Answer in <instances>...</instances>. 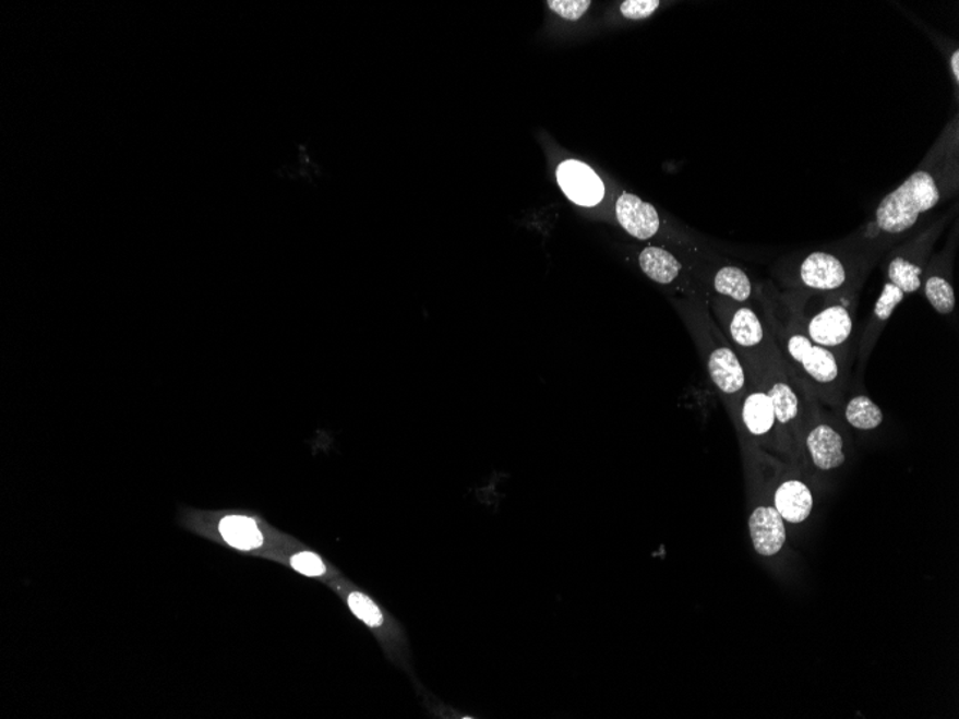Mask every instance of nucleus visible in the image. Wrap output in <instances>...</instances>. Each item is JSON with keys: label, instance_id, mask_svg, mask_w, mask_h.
Wrapping results in <instances>:
<instances>
[{"label": "nucleus", "instance_id": "1", "mask_svg": "<svg viewBox=\"0 0 959 719\" xmlns=\"http://www.w3.org/2000/svg\"><path fill=\"white\" fill-rule=\"evenodd\" d=\"M959 191V112L936 136L912 175L886 194L858 231L834 245L867 268L920 230L926 216Z\"/></svg>", "mask_w": 959, "mask_h": 719}, {"label": "nucleus", "instance_id": "2", "mask_svg": "<svg viewBox=\"0 0 959 719\" xmlns=\"http://www.w3.org/2000/svg\"><path fill=\"white\" fill-rule=\"evenodd\" d=\"M766 323L784 366L800 384L838 391L847 376V357L813 343L803 329L799 293L763 292Z\"/></svg>", "mask_w": 959, "mask_h": 719}, {"label": "nucleus", "instance_id": "3", "mask_svg": "<svg viewBox=\"0 0 959 719\" xmlns=\"http://www.w3.org/2000/svg\"><path fill=\"white\" fill-rule=\"evenodd\" d=\"M958 203L951 211L932 221L925 229L918 230L911 238L895 245L884 257L885 285L876 299L874 311L870 322L863 332L861 345H859V361L865 366L867 358L874 350L877 339L899 304L908 296L921 290V277L926 262L932 253L936 241L944 235L945 229L952 218L956 217Z\"/></svg>", "mask_w": 959, "mask_h": 719}, {"label": "nucleus", "instance_id": "4", "mask_svg": "<svg viewBox=\"0 0 959 719\" xmlns=\"http://www.w3.org/2000/svg\"><path fill=\"white\" fill-rule=\"evenodd\" d=\"M871 268L848 253L830 249L804 254L792 266L779 271L781 284L790 292L831 293L847 288L854 280L867 277Z\"/></svg>", "mask_w": 959, "mask_h": 719}, {"label": "nucleus", "instance_id": "5", "mask_svg": "<svg viewBox=\"0 0 959 719\" xmlns=\"http://www.w3.org/2000/svg\"><path fill=\"white\" fill-rule=\"evenodd\" d=\"M699 298H688L684 315L710 373L712 384L726 397L735 398L747 390V372L726 336L717 329L706 311L698 308Z\"/></svg>", "mask_w": 959, "mask_h": 719}, {"label": "nucleus", "instance_id": "6", "mask_svg": "<svg viewBox=\"0 0 959 719\" xmlns=\"http://www.w3.org/2000/svg\"><path fill=\"white\" fill-rule=\"evenodd\" d=\"M865 280L866 277H861L838 292L815 293L820 300L813 312L804 311L799 293L803 329L813 343L847 357L854 329L859 296Z\"/></svg>", "mask_w": 959, "mask_h": 719}, {"label": "nucleus", "instance_id": "7", "mask_svg": "<svg viewBox=\"0 0 959 719\" xmlns=\"http://www.w3.org/2000/svg\"><path fill=\"white\" fill-rule=\"evenodd\" d=\"M714 308L727 336L738 348L744 367L762 366L767 359L779 355L767 323L763 322L748 303H738L717 296Z\"/></svg>", "mask_w": 959, "mask_h": 719}, {"label": "nucleus", "instance_id": "8", "mask_svg": "<svg viewBox=\"0 0 959 719\" xmlns=\"http://www.w3.org/2000/svg\"><path fill=\"white\" fill-rule=\"evenodd\" d=\"M958 221L948 236L947 243L938 253H932L922 272L921 290L936 313L949 316L956 311V290H954V262L958 249Z\"/></svg>", "mask_w": 959, "mask_h": 719}, {"label": "nucleus", "instance_id": "9", "mask_svg": "<svg viewBox=\"0 0 959 719\" xmlns=\"http://www.w3.org/2000/svg\"><path fill=\"white\" fill-rule=\"evenodd\" d=\"M638 265L652 281L667 288H674L686 293L688 298H699L702 286L695 279L693 271L685 267L676 254L662 245L649 244L640 249Z\"/></svg>", "mask_w": 959, "mask_h": 719}, {"label": "nucleus", "instance_id": "10", "mask_svg": "<svg viewBox=\"0 0 959 719\" xmlns=\"http://www.w3.org/2000/svg\"><path fill=\"white\" fill-rule=\"evenodd\" d=\"M616 220L632 238L652 240L666 236V221L651 203L624 191L615 203Z\"/></svg>", "mask_w": 959, "mask_h": 719}, {"label": "nucleus", "instance_id": "11", "mask_svg": "<svg viewBox=\"0 0 959 719\" xmlns=\"http://www.w3.org/2000/svg\"><path fill=\"white\" fill-rule=\"evenodd\" d=\"M558 183L572 203L594 207L602 202L604 185L597 172L585 163L566 160L558 167Z\"/></svg>", "mask_w": 959, "mask_h": 719}, {"label": "nucleus", "instance_id": "12", "mask_svg": "<svg viewBox=\"0 0 959 719\" xmlns=\"http://www.w3.org/2000/svg\"><path fill=\"white\" fill-rule=\"evenodd\" d=\"M750 536L754 549L762 556H775L786 543L783 517L775 507L760 506L748 518Z\"/></svg>", "mask_w": 959, "mask_h": 719}, {"label": "nucleus", "instance_id": "13", "mask_svg": "<svg viewBox=\"0 0 959 719\" xmlns=\"http://www.w3.org/2000/svg\"><path fill=\"white\" fill-rule=\"evenodd\" d=\"M750 390L744 394L741 405V418L745 430L754 436L770 434L776 426V414L771 400L768 398L765 386L752 373L747 372Z\"/></svg>", "mask_w": 959, "mask_h": 719}, {"label": "nucleus", "instance_id": "14", "mask_svg": "<svg viewBox=\"0 0 959 719\" xmlns=\"http://www.w3.org/2000/svg\"><path fill=\"white\" fill-rule=\"evenodd\" d=\"M813 466L822 471L836 470L847 462L844 441L838 430L827 424L813 427L806 436Z\"/></svg>", "mask_w": 959, "mask_h": 719}, {"label": "nucleus", "instance_id": "15", "mask_svg": "<svg viewBox=\"0 0 959 719\" xmlns=\"http://www.w3.org/2000/svg\"><path fill=\"white\" fill-rule=\"evenodd\" d=\"M775 508L784 522L793 525L806 522L813 510L811 489L800 480L781 482L775 493Z\"/></svg>", "mask_w": 959, "mask_h": 719}, {"label": "nucleus", "instance_id": "16", "mask_svg": "<svg viewBox=\"0 0 959 719\" xmlns=\"http://www.w3.org/2000/svg\"><path fill=\"white\" fill-rule=\"evenodd\" d=\"M714 293L738 303H748L753 298L754 286L747 273L738 266L724 265L716 268L710 280Z\"/></svg>", "mask_w": 959, "mask_h": 719}, {"label": "nucleus", "instance_id": "17", "mask_svg": "<svg viewBox=\"0 0 959 719\" xmlns=\"http://www.w3.org/2000/svg\"><path fill=\"white\" fill-rule=\"evenodd\" d=\"M223 539L240 550L257 549L263 543L261 530L252 518L229 516L223 518L219 526Z\"/></svg>", "mask_w": 959, "mask_h": 719}, {"label": "nucleus", "instance_id": "18", "mask_svg": "<svg viewBox=\"0 0 959 719\" xmlns=\"http://www.w3.org/2000/svg\"><path fill=\"white\" fill-rule=\"evenodd\" d=\"M844 417L850 426L862 431L875 430L884 422V412L866 395H856L850 399L844 409Z\"/></svg>", "mask_w": 959, "mask_h": 719}, {"label": "nucleus", "instance_id": "19", "mask_svg": "<svg viewBox=\"0 0 959 719\" xmlns=\"http://www.w3.org/2000/svg\"><path fill=\"white\" fill-rule=\"evenodd\" d=\"M930 34L932 43L943 52L945 61H947L949 76L952 79L954 91H956V101L959 99V48L956 40L944 38L943 35Z\"/></svg>", "mask_w": 959, "mask_h": 719}, {"label": "nucleus", "instance_id": "20", "mask_svg": "<svg viewBox=\"0 0 959 719\" xmlns=\"http://www.w3.org/2000/svg\"><path fill=\"white\" fill-rule=\"evenodd\" d=\"M348 604L353 614L361 619L362 622H365L367 625L372 627L383 625V614H381L380 609L376 608L367 596L353 591V594L349 595Z\"/></svg>", "mask_w": 959, "mask_h": 719}, {"label": "nucleus", "instance_id": "21", "mask_svg": "<svg viewBox=\"0 0 959 719\" xmlns=\"http://www.w3.org/2000/svg\"><path fill=\"white\" fill-rule=\"evenodd\" d=\"M659 0H626L621 3V13L625 20L643 21L651 17L661 8Z\"/></svg>", "mask_w": 959, "mask_h": 719}, {"label": "nucleus", "instance_id": "22", "mask_svg": "<svg viewBox=\"0 0 959 719\" xmlns=\"http://www.w3.org/2000/svg\"><path fill=\"white\" fill-rule=\"evenodd\" d=\"M589 0H550L549 9L562 16L563 20L577 21L585 15L590 7Z\"/></svg>", "mask_w": 959, "mask_h": 719}, {"label": "nucleus", "instance_id": "23", "mask_svg": "<svg viewBox=\"0 0 959 719\" xmlns=\"http://www.w3.org/2000/svg\"><path fill=\"white\" fill-rule=\"evenodd\" d=\"M290 563H292L295 571L301 572L307 576L317 577L325 575L326 572L325 564L322 563V560L312 553L295 554L292 560H290Z\"/></svg>", "mask_w": 959, "mask_h": 719}]
</instances>
